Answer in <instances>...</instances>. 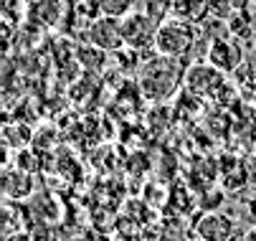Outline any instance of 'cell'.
I'll return each mask as SVG.
<instances>
[{"label":"cell","mask_w":256,"mask_h":241,"mask_svg":"<svg viewBox=\"0 0 256 241\" xmlns=\"http://www.w3.org/2000/svg\"><path fill=\"white\" fill-rule=\"evenodd\" d=\"M6 241H30V236L28 234H20V231H16L13 236H8Z\"/></svg>","instance_id":"cell-11"},{"label":"cell","mask_w":256,"mask_h":241,"mask_svg":"<svg viewBox=\"0 0 256 241\" xmlns=\"http://www.w3.org/2000/svg\"><path fill=\"white\" fill-rule=\"evenodd\" d=\"M99 13L109 16V18H127L130 13H134V0H96Z\"/></svg>","instance_id":"cell-8"},{"label":"cell","mask_w":256,"mask_h":241,"mask_svg":"<svg viewBox=\"0 0 256 241\" xmlns=\"http://www.w3.org/2000/svg\"><path fill=\"white\" fill-rule=\"evenodd\" d=\"M236 221L228 216V214H221V211H208L203 216L196 218V226H193V234L198 241H231L234 234H236Z\"/></svg>","instance_id":"cell-5"},{"label":"cell","mask_w":256,"mask_h":241,"mask_svg":"<svg viewBox=\"0 0 256 241\" xmlns=\"http://www.w3.org/2000/svg\"><path fill=\"white\" fill-rule=\"evenodd\" d=\"M196 44V26L182 20V18H168L160 20L158 33H155V54L168 56V58H182Z\"/></svg>","instance_id":"cell-2"},{"label":"cell","mask_w":256,"mask_h":241,"mask_svg":"<svg viewBox=\"0 0 256 241\" xmlns=\"http://www.w3.org/2000/svg\"><path fill=\"white\" fill-rule=\"evenodd\" d=\"M186 79V72H180L178 66V58H168V56H160L148 61L140 72V86H142V94L148 99H165L168 94L175 92L178 84H182Z\"/></svg>","instance_id":"cell-1"},{"label":"cell","mask_w":256,"mask_h":241,"mask_svg":"<svg viewBox=\"0 0 256 241\" xmlns=\"http://www.w3.org/2000/svg\"><path fill=\"white\" fill-rule=\"evenodd\" d=\"M86 38L92 46L106 51V54H117L122 51L127 44H124V28H122V20L120 18H109V16H99L96 20L89 23V30H86Z\"/></svg>","instance_id":"cell-3"},{"label":"cell","mask_w":256,"mask_h":241,"mask_svg":"<svg viewBox=\"0 0 256 241\" xmlns=\"http://www.w3.org/2000/svg\"><path fill=\"white\" fill-rule=\"evenodd\" d=\"M246 214H248L251 221H256V196H251V198L246 200Z\"/></svg>","instance_id":"cell-10"},{"label":"cell","mask_w":256,"mask_h":241,"mask_svg":"<svg viewBox=\"0 0 256 241\" xmlns=\"http://www.w3.org/2000/svg\"><path fill=\"white\" fill-rule=\"evenodd\" d=\"M231 241H256V221H251L244 228H236V234H234Z\"/></svg>","instance_id":"cell-9"},{"label":"cell","mask_w":256,"mask_h":241,"mask_svg":"<svg viewBox=\"0 0 256 241\" xmlns=\"http://www.w3.org/2000/svg\"><path fill=\"white\" fill-rule=\"evenodd\" d=\"M206 58H208L210 66L218 68V72L234 74V72H238L241 64H244V46H241V41H236L234 36H228V38H216V41L208 46Z\"/></svg>","instance_id":"cell-6"},{"label":"cell","mask_w":256,"mask_h":241,"mask_svg":"<svg viewBox=\"0 0 256 241\" xmlns=\"http://www.w3.org/2000/svg\"><path fill=\"white\" fill-rule=\"evenodd\" d=\"M160 20H155L150 13H130L122 18L124 28V44L134 51L142 54V46H152L155 48V33H158Z\"/></svg>","instance_id":"cell-4"},{"label":"cell","mask_w":256,"mask_h":241,"mask_svg":"<svg viewBox=\"0 0 256 241\" xmlns=\"http://www.w3.org/2000/svg\"><path fill=\"white\" fill-rule=\"evenodd\" d=\"M182 84H186V89L190 94H206L210 96L218 86L224 84V72H218L216 66L210 64H196L190 66L188 72H186V79H182Z\"/></svg>","instance_id":"cell-7"}]
</instances>
